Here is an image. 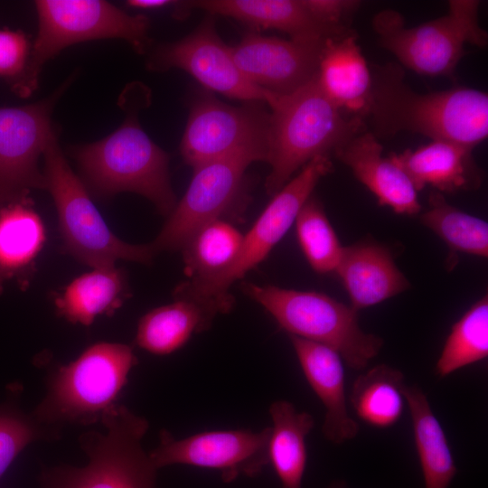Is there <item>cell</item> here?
I'll use <instances>...</instances> for the list:
<instances>
[{
    "label": "cell",
    "instance_id": "obj_1",
    "mask_svg": "<svg viewBox=\"0 0 488 488\" xmlns=\"http://www.w3.org/2000/svg\"><path fill=\"white\" fill-rule=\"evenodd\" d=\"M370 69L371 86L365 118L377 138L405 131L472 148L486 139L487 93L454 87L422 94L405 82L399 64L389 62Z\"/></svg>",
    "mask_w": 488,
    "mask_h": 488
},
{
    "label": "cell",
    "instance_id": "obj_2",
    "mask_svg": "<svg viewBox=\"0 0 488 488\" xmlns=\"http://www.w3.org/2000/svg\"><path fill=\"white\" fill-rule=\"evenodd\" d=\"M148 91L131 84L119 104L123 123L106 137L71 149L81 181L89 193L106 199L118 192L138 193L169 215L177 202L169 175V155L143 130L138 111L148 104Z\"/></svg>",
    "mask_w": 488,
    "mask_h": 488
},
{
    "label": "cell",
    "instance_id": "obj_3",
    "mask_svg": "<svg viewBox=\"0 0 488 488\" xmlns=\"http://www.w3.org/2000/svg\"><path fill=\"white\" fill-rule=\"evenodd\" d=\"M266 180L268 194H276L301 167L319 155L330 156L356 134L365 122L342 112L322 91L316 77L298 90L278 96L270 108Z\"/></svg>",
    "mask_w": 488,
    "mask_h": 488
},
{
    "label": "cell",
    "instance_id": "obj_4",
    "mask_svg": "<svg viewBox=\"0 0 488 488\" xmlns=\"http://www.w3.org/2000/svg\"><path fill=\"white\" fill-rule=\"evenodd\" d=\"M100 423L102 431H89L80 438L87 464L44 470L41 488H156L158 469L143 446L147 420L116 404Z\"/></svg>",
    "mask_w": 488,
    "mask_h": 488
},
{
    "label": "cell",
    "instance_id": "obj_5",
    "mask_svg": "<svg viewBox=\"0 0 488 488\" xmlns=\"http://www.w3.org/2000/svg\"><path fill=\"white\" fill-rule=\"evenodd\" d=\"M332 171L330 156L319 155L307 163L273 195L253 226L243 235L234 261L217 274L191 278L181 284L175 290L174 298L192 300L214 316L228 313L233 305L229 288L268 256L293 225L320 179Z\"/></svg>",
    "mask_w": 488,
    "mask_h": 488
},
{
    "label": "cell",
    "instance_id": "obj_6",
    "mask_svg": "<svg viewBox=\"0 0 488 488\" xmlns=\"http://www.w3.org/2000/svg\"><path fill=\"white\" fill-rule=\"evenodd\" d=\"M37 36L32 44L26 71L13 89L21 97L31 95L37 88L43 65L73 44L104 39H121L138 53L151 44L149 19L129 14L102 0H38Z\"/></svg>",
    "mask_w": 488,
    "mask_h": 488
},
{
    "label": "cell",
    "instance_id": "obj_7",
    "mask_svg": "<svg viewBox=\"0 0 488 488\" xmlns=\"http://www.w3.org/2000/svg\"><path fill=\"white\" fill-rule=\"evenodd\" d=\"M136 363V356L127 344L102 342L89 346L50 377L34 418L48 427L100 421L116 405Z\"/></svg>",
    "mask_w": 488,
    "mask_h": 488
},
{
    "label": "cell",
    "instance_id": "obj_8",
    "mask_svg": "<svg viewBox=\"0 0 488 488\" xmlns=\"http://www.w3.org/2000/svg\"><path fill=\"white\" fill-rule=\"evenodd\" d=\"M244 290L289 335L332 348L352 369L365 368L383 346L381 337L361 330L357 311L327 295L251 283Z\"/></svg>",
    "mask_w": 488,
    "mask_h": 488
},
{
    "label": "cell",
    "instance_id": "obj_9",
    "mask_svg": "<svg viewBox=\"0 0 488 488\" xmlns=\"http://www.w3.org/2000/svg\"><path fill=\"white\" fill-rule=\"evenodd\" d=\"M42 156L44 189L54 202L70 254L93 268L115 267L119 259L151 262L156 254L151 244H129L109 230L83 182L69 165L57 136L51 139Z\"/></svg>",
    "mask_w": 488,
    "mask_h": 488
},
{
    "label": "cell",
    "instance_id": "obj_10",
    "mask_svg": "<svg viewBox=\"0 0 488 488\" xmlns=\"http://www.w3.org/2000/svg\"><path fill=\"white\" fill-rule=\"evenodd\" d=\"M479 6L476 0H451L446 14L414 27H407L398 11L382 10L374 16L372 27L380 44L403 66L425 76L451 77L465 44H487Z\"/></svg>",
    "mask_w": 488,
    "mask_h": 488
},
{
    "label": "cell",
    "instance_id": "obj_11",
    "mask_svg": "<svg viewBox=\"0 0 488 488\" xmlns=\"http://www.w3.org/2000/svg\"><path fill=\"white\" fill-rule=\"evenodd\" d=\"M265 103L231 106L210 91L192 101L180 152L186 164L195 168L229 155L249 153L267 159L270 112Z\"/></svg>",
    "mask_w": 488,
    "mask_h": 488
},
{
    "label": "cell",
    "instance_id": "obj_12",
    "mask_svg": "<svg viewBox=\"0 0 488 488\" xmlns=\"http://www.w3.org/2000/svg\"><path fill=\"white\" fill-rule=\"evenodd\" d=\"M70 82L68 79L38 102L0 107V204L27 197L31 189H44L39 158L56 136L52 110Z\"/></svg>",
    "mask_w": 488,
    "mask_h": 488
},
{
    "label": "cell",
    "instance_id": "obj_13",
    "mask_svg": "<svg viewBox=\"0 0 488 488\" xmlns=\"http://www.w3.org/2000/svg\"><path fill=\"white\" fill-rule=\"evenodd\" d=\"M270 427L251 429L212 430L175 438L167 430L148 454L159 470L173 465H187L217 470L228 483L241 475L255 477L269 464Z\"/></svg>",
    "mask_w": 488,
    "mask_h": 488
},
{
    "label": "cell",
    "instance_id": "obj_14",
    "mask_svg": "<svg viewBox=\"0 0 488 488\" xmlns=\"http://www.w3.org/2000/svg\"><path fill=\"white\" fill-rule=\"evenodd\" d=\"M257 161L255 155L239 153L193 168L184 195L151 243L155 253L181 249L202 226L222 219L239 197L247 168Z\"/></svg>",
    "mask_w": 488,
    "mask_h": 488
},
{
    "label": "cell",
    "instance_id": "obj_15",
    "mask_svg": "<svg viewBox=\"0 0 488 488\" xmlns=\"http://www.w3.org/2000/svg\"><path fill=\"white\" fill-rule=\"evenodd\" d=\"M213 15H209L191 33L157 47L148 60L154 70H183L208 91L219 92L246 102H261L270 108L278 96L251 84L236 65L230 52L219 36Z\"/></svg>",
    "mask_w": 488,
    "mask_h": 488
},
{
    "label": "cell",
    "instance_id": "obj_16",
    "mask_svg": "<svg viewBox=\"0 0 488 488\" xmlns=\"http://www.w3.org/2000/svg\"><path fill=\"white\" fill-rule=\"evenodd\" d=\"M326 40H286L250 31L230 47V52L251 84L276 96H286L316 77Z\"/></svg>",
    "mask_w": 488,
    "mask_h": 488
},
{
    "label": "cell",
    "instance_id": "obj_17",
    "mask_svg": "<svg viewBox=\"0 0 488 488\" xmlns=\"http://www.w3.org/2000/svg\"><path fill=\"white\" fill-rule=\"evenodd\" d=\"M193 9L223 15L257 28L282 31L293 39H328L352 32L320 23L302 0H199L179 1L174 16L185 17Z\"/></svg>",
    "mask_w": 488,
    "mask_h": 488
},
{
    "label": "cell",
    "instance_id": "obj_18",
    "mask_svg": "<svg viewBox=\"0 0 488 488\" xmlns=\"http://www.w3.org/2000/svg\"><path fill=\"white\" fill-rule=\"evenodd\" d=\"M289 339L308 384L324 407V437L338 445L354 438L360 427L347 408L343 360L322 343L294 335Z\"/></svg>",
    "mask_w": 488,
    "mask_h": 488
},
{
    "label": "cell",
    "instance_id": "obj_19",
    "mask_svg": "<svg viewBox=\"0 0 488 488\" xmlns=\"http://www.w3.org/2000/svg\"><path fill=\"white\" fill-rule=\"evenodd\" d=\"M382 151L378 138L365 129L341 145L333 156L352 170L379 204L398 214H418L421 205L417 190L408 175L389 156H383Z\"/></svg>",
    "mask_w": 488,
    "mask_h": 488
},
{
    "label": "cell",
    "instance_id": "obj_20",
    "mask_svg": "<svg viewBox=\"0 0 488 488\" xmlns=\"http://www.w3.org/2000/svg\"><path fill=\"white\" fill-rule=\"evenodd\" d=\"M470 146L446 140H432L415 150L389 157L409 178L417 192L430 186L441 193L476 190L483 173Z\"/></svg>",
    "mask_w": 488,
    "mask_h": 488
},
{
    "label": "cell",
    "instance_id": "obj_21",
    "mask_svg": "<svg viewBox=\"0 0 488 488\" xmlns=\"http://www.w3.org/2000/svg\"><path fill=\"white\" fill-rule=\"evenodd\" d=\"M316 80L324 94L342 112L364 121L371 74L354 31L325 41Z\"/></svg>",
    "mask_w": 488,
    "mask_h": 488
},
{
    "label": "cell",
    "instance_id": "obj_22",
    "mask_svg": "<svg viewBox=\"0 0 488 488\" xmlns=\"http://www.w3.org/2000/svg\"><path fill=\"white\" fill-rule=\"evenodd\" d=\"M348 292L351 306L359 311L410 287L390 251L374 242L343 247L335 271Z\"/></svg>",
    "mask_w": 488,
    "mask_h": 488
},
{
    "label": "cell",
    "instance_id": "obj_23",
    "mask_svg": "<svg viewBox=\"0 0 488 488\" xmlns=\"http://www.w3.org/2000/svg\"><path fill=\"white\" fill-rule=\"evenodd\" d=\"M130 296L126 275L115 267H98L74 278L55 299L60 315L90 325L99 315L119 308Z\"/></svg>",
    "mask_w": 488,
    "mask_h": 488
},
{
    "label": "cell",
    "instance_id": "obj_24",
    "mask_svg": "<svg viewBox=\"0 0 488 488\" xmlns=\"http://www.w3.org/2000/svg\"><path fill=\"white\" fill-rule=\"evenodd\" d=\"M272 425L268 442L272 464L281 488H301L306 465V437L314 426L312 415L279 399L269 407Z\"/></svg>",
    "mask_w": 488,
    "mask_h": 488
},
{
    "label": "cell",
    "instance_id": "obj_25",
    "mask_svg": "<svg viewBox=\"0 0 488 488\" xmlns=\"http://www.w3.org/2000/svg\"><path fill=\"white\" fill-rule=\"evenodd\" d=\"M214 317L192 300L175 298L172 304L152 309L141 317L136 343L152 354H171L184 346L194 333L208 330Z\"/></svg>",
    "mask_w": 488,
    "mask_h": 488
},
{
    "label": "cell",
    "instance_id": "obj_26",
    "mask_svg": "<svg viewBox=\"0 0 488 488\" xmlns=\"http://www.w3.org/2000/svg\"><path fill=\"white\" fill-rule=\"evenodd\" d=\"M403 394L411 416L425 488H448L457 469L443 427L420 388L405 384Z\"/></svg>",
    "mask_w": 488,
    "mask_h": 488
},
{
    "label": "cell",
    "instance_id": "obj_27",
    "mask_svg": "<svg viewBox=\"0 0 488 488\" xmlns=\"http://www.w3.org/2000/svg\"><path fill=\"white\" fill-rule=\"evenodd\" d=\"M44 240L42 221L27 197L0 206V292L33 264Z\"/></svg>",
    "mask_w": 488,
    "mask_h": 488
},
{
    "label": "cell",
    "instance_id": "obj_28",
    "mask_svg": "<svg viewBox=\"0 0 488 488\" xmlns=\"http://www.w3.org/2000/svg\"><path fill=\"white\" fill-rule=\"evenodd\" d=\"M405 384L400 371L379 364L356 378L350 402L357 417L367 425L377 428L390 427L403 414Z\"/></svg>",
    "mask_w": 488,
    "mask_h": 488
},
{
    "label": "cell",
    "instance_id": "obj_29",
    "mask_svg": "<svg viewBox=\"0 0 488 488\" xmlns=\"http://www.w3.org/2000/svg\"><path fill=\"white\" fill-rule=\"evenodd\" d=\"M420 221L452 251L488 257V223L451 205L443 193H430L428 209Z\"/></svg>",
    "mask_w": 488,
    "mask_h": 488
},
{
    "label": "cell",
    "instance_id": "obj_30",
    "mask_svg": "<svg viewBox=\"0 0 488 488\" xmlns=\"http://www.w3.org/2000/svg\"><path fill=\"white\" fill-rule=\"evenodd\" d=\"M243 234L223 219L197 230L181 250L191 278L204 277L227 268L236 258Z\"/></svg>",
    "mask_w": 488,
    "mask_h": 488
},
{
    "label": "cell",
    "instance_id": "obj_31",
    "mask_svg": "<svg viewBox=\"0 0 488 488\" xmlns=\"http://www.w3.org/2000/svg\"><path fill=\"white\" fill-rule=\"evenodd\" d=\"M488 355V296H483L453 324L436 364L446 377Z\"/></svg>",
    "mask_w": 488,
    "mask_h": 488
},
{
    "label": "cell",
    "instance_id": "obj_32",
    "mask_svg": "<svg viewBox=\"0 0 488 488\" xmlns=\"http://www.w3.org/2000/svg\"><path fill=\"white\" fill-rule=\"evenodd\" d=\"M295 223L299 245L310 267L319 274L334 272L343 246L320 202L310 197Z\"/></svg>",
    "mask_w": 488,
    "mask_h": 488
},
{
    "label": "cell",
    "instance_id": "obj_33",
    "mask_svg": "<svg viewBox=\"0 0 488 488\" xmlns=\"http://www.w3.org/2000/svg\"><path fill=\"white\" fill-rule=\"evenodd\" d=\"M57 432L33 418L0 411V476L29 444L55 436Z\"/></svg>",
    "mask_w": 488,
    "mask_h": 488
},
{
    "label": "cell",
    "instance_id": "obj_34",
    "mask_svg": "<svg viewBox=\"0 0 488 488\" xmlns=\"http://www.w3.org/2000/svg\"><path fill=\"white\" fill-rule=\"evenodd\" d=\"M32 45L22 31L0 30V78L14 89L22 80L29 62Z\"/></svg>",
    "mask_w": 488,
    "mask_h": 488
},
{
    "label": "cell",
    "instance_id": "obj_35",
    "mask_svg": "<svg viewBox=\"0 0 488 488\" xmlns=\"http://www.w3.org/2000/svg\"><path fill=\"white\" fill-rule=\"evenodd\" d=\"M320 23L333 28H350L349 20L361 2L353 0H302Z\"/></svg>",
    "mask_w": 488,
    "mask_h": 488
},
{
    "label": "cell",
    "instance_id": "obj_36",
    "mask_svg": "<svg viewBox=\"0 0 488 488\" xmlns=\"http://www.w3.org/2000/svg\"><path fill=\"white\" fill-rule=\"evenodd\" d=\"M176 2L171 0H128L127 5L132 8L151 10L174 6Z\"/></svg>",
    "mask_w": 488,
    "mask_h": 488
},
{
    "label": "cell",
    "instance_id": "obj_37",
    "mask_svg": "<svg viewBox=\"0 0 488 488\" xmlns=\"http://www.w3.org/2000/svg\"><path fill=\"white\" fill-rule=\"evenodd\" d=\"M329 488H346L345 485L342 483H335L333 485H331Z\"/></svg>",
    "mask_w": 488,
    "mask_h": 488
},
{
    "label": "cell",
    "instance_id": "obj_38",
    "mask_svg": "<svg viewBox=\"0 0 488 488\" xmlns=\"http://www.w3.org/2000/svg\"><path fill=\"white\" fill-rule=\"evenodd\" d=\"M1 205H2V204H0V206H1Z\"/></svg>",
    "mask_w": 488,
    "mask_h": 488
}]
</instances>
